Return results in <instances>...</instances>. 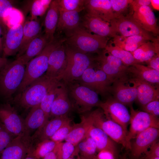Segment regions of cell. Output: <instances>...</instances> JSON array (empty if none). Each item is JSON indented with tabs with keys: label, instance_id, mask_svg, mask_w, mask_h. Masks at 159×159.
Masks as SVG:
<instances>
[{
	"label": "cell",
	"instance_id": "cell-49",
	"mask_svg": "<svg viewBox=\"0 0 159 159\" xmlns=\"http://www.w3.org/2000/svg\"><path fill=\"white\" fill-rule=\"evenodd\" d=\"M146 62L147 64L148 67L159 71V54H156L153 57Z\"/></svg>",
	"mask_w": 159,
	"mask_h": 159
},
{
	"label": "cell",
	"instance_id": "cell-5",
	"mask_svg": "<svg viewBox=\"0 0 159 159\" xmlns=\"http://www.w3.org/2000/svg\"><path fill=\"white\" fill-rule=\"evenodd\" d=\"M85 116L93 125L103 130L115 143L130 150L131 142L127 140V134L123 128L107 118L102 109H97Z\"/></svg>",
	"mask_w": 159,
	"mask_h": 159
},
{
	"label": "cell",
	"instance_id": "cell-51",
	"mask_svg": "<svg viewBox=\"0 0 159 159\" xmlns=\"http://www.w3.org/2000/svg\"><path fill=\"white\" fill-rule=\"evenodd\" d=\"M4 36V34L3 29L0 25V56L2 55L3 44Z\"/></svg>",
	"mask_w": 159,
	"mask_h": 159
},
{
	"label": "cell",
	"instance_id": "cell-28",
	"mask_svg": "<svg viewBox=\"0 0 159 159\" xmlns=\"http://www.w3.org/2000/svg\"><path fill=\"white\" fill-rule=\"evenodd\" d=\"M128 74L137 77L152 85L159 83V71L140 64H136L128 67Z\"/></svg>",
	"mask_w": 159,
	"mask_h": 159
},
{
	"label": "cell",
	"instance_id": "cell-55",
	"mask_svg": "<svg viewBox=\"0 0 159 159\" xmlns=\"http://www.w3.org/2000/svg\"><path fill=\"white\" fill-rule=\"evenodd\" d=\"M24 159H37L30 153H29Z\"/></svg>",
	"mask_w": 159,
	"mask_h": 159
},
{
	"label": "cell",
	"instance_id": "cell-59",
	"mask_svg": "<svg viewBox=\"0 0 159 159\" xmlns=\"http://www.w3.org/2000/svg\"><path fill=\"white\" fill-rule=\"evenodd\" d=\"M123 159H129L126 158L125 157H124Z\"/></svg>",
	"mask_w": 159,
	"mask_h": 159
},
{
	"label": "cell",
	"instance_id": "cell-33",
	"mask_svg": "<svg viewBox=\"0 0 159 159\" xmlns=\"http://www.w3.org/2000/svg\"><path fill=\"white\" fill-rule=\"evenodd\" d=\"M159 44L148 41L131 52L139 63L146 62L156 54H159Z\"/></svg>",
	"mask_w": 159,
	"mask_h": 159
},
{
	"label": "cell",
	"instance_id": "cell-53",
	"mask_svg": "<svg viewBox=\"0 0 159 159\" xmlns=\"http://www.w3.org/2000/svg\"><path fill=\"white\" fill-rule=\"evenodd\" d=\"M151 6L154 9L159 11V0H151Z\"/></svg>",
	"mask_w": 159,
	"mask_h": 159
},
{
	"label": "cell",
	"instance_id": "cell-32",
	"mask_svg": "<svg viewBox=\"0 0 159 159\" xmlns=\"http://www.w3.org/2000/svg\"><path fill=\"white\" fill-rule=\"evenodd\" d=\"M113 38V43L114 45L130 52L135 51L149 41L139 35L125 37L117 34Z\"/></svg>",
	"mask_w": 159,
	"mask_h": 159
},
{
	"label": "cell",
	"instance_id": "cell-6",
	"mask_svg": "<svg viewBox=\"0 0 159 159\" xmlns=\"http://www.w3.org/2000/svg\"><path fill=\"white\" fill-rule=\"evenodd\" d=\"M57 80L59 81L57 78L44 74L20 93L19 104L26 109L40 105L49 87Z\"/></svg>",
	"mask_w": 159,
	"mask_h": 159
},
{
	"label": "cell",
	"instance_id": "cell-16",
	"mask_svg": "<svg viewBox=\"0 0 159 159\" xmlns=\"http://www.w3.org/2000/svg\"><path fill=\"white\" fill-rule=\"evenodd\" d=\"M128 80H118L112 83L110 92L113 98L122 104L130 105L137 100V90L135 85L130 86L125 83Z\"/></svg>",
	"mask_w": 159,
	"mask_h": 159
},
{
	"label": "cell",
	"instance_id": "cell-17",
	"mask_svg": "<svg viewBox=\"0 0 159 159\" xmlns=\"http://www.w3.org/2000/svg\"><path fill=\"white\" fill-rule=\"evenodd\" d=\"M132 16L144 30L152 33L155 36L159 34L156 19L150 6H142L137 10L133 11Z\"/></svg>",
	"mask_w": 159,
	"mask_h": 159
},
{
	"label": "cell",
	"instance_id": "cell-7",
	"mask_svg": "<svg viewBox=\"0 0 159 159\" xmlns=\"http://www.w3.org/2000/svg\"><path fill=\"white\" fill-rule=\"evenodd\" d=\"M68 94L78 110L84 112L99 107L101 101L98 94L89 87L75 82L68 84Z\"/></svg>",
	"mask_w": 159,
	"mask_h": 159
},
{
	"label": "cell",
	"instance_id": "cell-8",
	"mask_svg": "<svg viewBox=\"0 0 159 159\" xmlns=\"http://www.w3.org/2000/svg\"><path fill=\"white\" fill-rule=\"evenodd\" d=\"M132 14L120 16L110 21V25L117 34L125 37L139 35L154 43H158V39L143 29L133 19Z\"/></svg>",
	"mask_w": 159,
	"mask_h": 159
},
{
	"label": "cell",
	"instance_id": "cell-1",
	"mask_svg": "<svg viewBox=\"0 0 159 159\" xmlns=\"http://www.w3.org/2000/svg\"><path fill=\"white\" fill-rule=\"evenodd\" d=\"M66 42L67 46L87 54L96 52L105 48L107 44V37L93 34L79 26L67 32Z\"/></svg>",
	"mask_w": 159,
	"mask_h": 159
},
{
	"label": "cell",
	"instance_id": "cell-19",
	"mask_svg": "<svg viewBox=\"0 0 159 159\" xmlns=\"http://www.w3.org/2000/svg\"><path fill=\"white\" fill-rule=\"evenodd\" d=\"M71 120L67 115L54 117L48 120L41 128L38 129L31 136L32 144L34 142L37 143L45 140L50 139L56 132L62 126Z\"/></svg>",
	"mask_w": 159,
	"mask_h": 159
},
{
	"label": "cell",
	"instance_id": "cell-3",
	"mask_svg": "<svg viewBox=\"0 0 159 159\" xmlns=\"http://www.w3.org/2000/svg\"><path fill=\"white\" fill-rule=\"evenodd\" d=\"M26 65L17 58L8 63L0 70V95L11 99L23 79Z\"/></svg>",
	"mask_w": 159,
	"mask_h": 159
},
{
	"label": "cell",
	"instance_id": "cell-13",
	"mask_svg": "<svg viewBox=\"0 0 159 159\" xmlns=\"http://www.w3.org/2000/svg\"><path fill=\"white\" fill-rule=\"evenodd\" d=\"M30 138L24 134L15 137L3 151L0 159H24L32 147Z\"/></svg>",
	"mask_w": 159,
	"mask_h": 159
},
{
	"label": "cell",
	"instance_id": "cell-9",
	"mask_svg": "<svg viewBox=\"0 0 159 159\" xmlns=\"http://www.w3.org/2000/svg\"><path fill=\"white\" fill-rule=\"evenodd\" d=\"M80 83L87 86L102 96L110 92L113 82L101 69H96L91 65L87 69L78 80Z\"/></svg>",
	"mask_w": 159,
	"mask_h": 159
},
{
	"label": "cell",
	"instance_id": "cell-40",
	"mask_svg": "<svg viewBox=\"0 0 159 159\" xmlns=\"http://www.w3.org/2000/svg\"><path fill=\"white\" fill-rule=\"evenodd\" d=\"M52 0H36L33 2L31 8L30 20L36 19L43 16L48 9Z\"/></svg>",
	"mask_w": 159,
	"mask_h": 159
},
{
	"label": "cell",
	"instance_id": "cell-29",
	"mask_svg": "<svg viewBox=\"0 0 159 159\" xmlns=\"http://www.w3.org/2000/svg\"><path fill=\"white\" fill-rule=\"evenodd\" d=\"M81 122L72 125V130L64 140L75 146L87 136L91 124L85 116H81Z\"/></svg>",
	"mask_w": 159,
	"mask_h": 159
},
{
	"label": "cell",
	"instance_id": "cell-11",
	"mask_svg": "<svg viewBox=\"0 0 159 159\" xmlns=\"http://www.w3.org/2000/svg\"><path fill=\"white\" fill-rule=\"evenodd\" d=\"M99 107L101 108L107 118L120 125L127 134L130 115L125 105L110 97L104 102H101Z\"/></svg>",
	"mask_w": 159,
	"mask_h": 159
},
{
	"label": "cell",
	"instance_id": "cell-26",
	"mask_svg": "<svg viewBox=\"0 0 159 159\" xmlns=\"http://www.w3.org/2000/svg\"><path fill=\"white\" fill-rule=\"evenodd\" d=\"M45 123L44 114L40 105L33 107L24 120V134L31 137L32 132L42 127Z\"/></svg>",
	"mask_w": 159,
	"mask_h": 159
},
{
	"label": "cell",
	"instance_id": "cell-45",
	"mask_svg": "<svg viewBox=\"0 0 159 159\" xmlns=\"http://www.w3.org/2000/svg\"><path fill=\"white\" fill-rule=\"evenodd\" d=\"M108 53L107 55L103 54L98 58L112 66L124 70H127L128 67L124 65L119 59L108 53Z\"/></svg>",
	"mask_w": 159,
	"mask_h": 159
},
{
	"label": "cell",
	"instance_id": "cell-46",
	"mask_svg": "<svg viewBox=\"0 0 159 159\" xmlns=\"http://www.w3.org/2000/svg\"><path fill=\"white\" fill-rule=\"evenodd\" d=\"M143 111L158 117L159 116V100L152 101L142 107Z\"/></svg>",
	"mask_w": 159,
	"mask_h": 159
},
{
	"label": "cell",
	"instance_id": "cell-14",
	"mask_svg": "<svg viewBox=\"0 0 159 159\" xmlns=\"http://www.w3.org/2000/svg\"><path fill=\"white\" fill-rule=\"evenodd\" d=\"M159 129L150 127L138 134L131 143L130 150L132 159H138L145 154L148 148L158 140Z\"/></svg>",
	"mask_w": 159,
	"mask_h": 159
},
{
	"label": "cell",
	"instance_id": "cell-52",
	"mask_svg": "<svg viewBox=\"0 0 159 159\" xmlns=\"http://www.w3.org/2000/svg\"><path fill=\"white\" fill-rule=\"evenodd\" d=\"M41 159H57V154L54 149L47 154Z\"/></svg>",
	"mask_w": 159,
	"mask_h": 159
},
{
	"label": "cell",
	"instance_id": "cell-31",
	"mask_svg": "<svg viewBox=\"0 0 159 159\" xmlns=\"http://www.w3.org/2000/svg\"><path fill=\"white\" fill-rule=\"evenodd\" d=\"M79 12L76 11H59L57 27V31L68 32L79 26L80 17Z\"/></svg>",
	"mask_w": 159,
	"mask_h": 159
},
{
	"label": "cell",
	"instance_id": "cell-15",
	"mask_svg": "<svg viewBox=\"0 0 159 159\" xmlns=\"http://www.w3.org/2000/svg\"><path fill=\"white\" fill-rule=\"evenodd\" d=\"M23 24H18L8 29L4 36L2 57L6 58L18 53L22 39Z\"/></svg>",
	"mask_w": 159,
	"mask_h": 159
},
{
	"label": "cell",
	"instance_id": "cell-21",
	"mask_svg": "<svg viewBox=\"0 0 159 159\" xmlns=\"http://www.w3.org/2000/svg\"><path fill=\"white\" fill-rule=\"evenodd\" d=\"M72 107L67 86L60 82L52 107L50 116L56 117L67 115Z\"/></svg>",
	"mask_w": 159,
	"mask_h": 159
},
{
	"label": "cell",
	"instance_id": "cell-47",
	"mask_svg": "<svg viewBox=\"0 0 159 159\" xmlns=\"http://www.w3.org/2000/svg\"><path fill=\"white\" fill-rule=\"evenodd\" d=\"M149 151L145 153V159L159 157V143L157 140L153 143L150 147Z\"/></svg>",
	"mask_w": 159,
	"mask_h": 159
},
{
	"label": "cell",
	"instance_id": "cell-50",
	"mask_svg": "<svg viewBox=\"0 0 159 159\" xmlns=\"http://www.w3.org/2000/svg\"><path fill=\"white\" fill-rule=\"evenodd\" d=\"M98 158L100 159H115V157L112 154L106 151L100 152Z\"/></svg>",
	"mask_w": 159,
	"mask_h": 159
},
{
	"label": "cell",
	"instance_id": "cell-56",
	"mask_svg": "<svg viewBox=\"0 0 159 159\" xmlns=\"http://www.w3.org/2000/svg\"><path fill=\"white\" fill-rule=\"evenodd\" d=\"M77 155V159H87L80 155H79L78 154Z\"/></svg>",
	"mask_w": 159,
	"mask_h": 159
},
{
	"label": "cell",
	"instance_id": "cell-36",
	"mask_svg": "<svg viewBox=\"0 0 159 159\" xmlns=\"http://www.w3.org/2000/svg\"><path fill=\"white\" fill-rule=\"evenodd\" d=\"M80 155L87 159H95L97 151L96 143L89 135L77 145Z\"/></svg>",
	"mask_w": 159,
	"mask_h": 159
},
{
	"label": "cell",
	"instance_id": "cell-10",
	"mask_svg": "<svg viewBox=\"0 0 159 159\" xmlns=\"http://www.w3.org/2000/svg\"><path fill=\"white\" fill-rule=\"evenodd\" d=\"M130 126L127 137V140L135 139L139 133L150 127L159 129L158 117H154L144 111L134 109L130 106Z\"/></svg>",
	"mask_w": 159,
	"mask_h": 159
},
{
	"label": "cell",
	"instance_id": "cell-37",
	"mask_svg": "<svg viewBox=\"0 0 159 159\" xmlns=\"http://www.w3.org/2000/svg\"><path fill=\"white\" fill-rule=\"evenodd\" d=\"M59 143L47 139L36 144L32 147L29 153L37 159H41L48 153L53 151Z\"/></svg>",
	"mask_w": 159,
	"mask_h": 159
},
{
	"label": "cell",
	"instance_id": "cell-12",
	"mask_svg": "<svg viewBox=\"0 0 159 159\" xmlns=\"http://www.w3.org/2000/svg\"><path fill=\"white\" fill-rule=\"evenodd\" d=\"M0 122L16 137L24 134V120L9 103L0 104Z\"/></svg>",
	"mask_w": 159,
	"mask_h": 159
},
{
	"label": "cell",
	"instance_id": "cell-35",
	"mask_svg": "<svg viewBox=\"0 0 159 159\" xmlns=\"http://www.w3.org/2000/svg\"><path fill=\"white\" fill-rule=\"evenodd\" d=\"M105 49L107 52L117 57L123 64L129 67L136 64H139L134 58L130 52L126 51L111 44H107Z\"/></svg>",
	"mask_w": 159,
	"mask_h": 159
},
{
	"label": "cell",
	"instance_id": "cell-48",
	"mask_svg": "<svg viewBox=\"0 0 159 159\" xmlns=\"http://www.w3.org/2000/svg\"><path fill=\"white\" fill-rule=\"evenodd\" d=\"M133 11H135L141 7L145 6H151L150 0H134L131 4Z\"/></svg>",
	"mask_w": 159,
	"mask_h": 159
},
{
	"label": "cell",
	"instance_id": "cell-58",
	"mask_svg": "<svg viewBox=\"0 0 159 159\" xmlns=\"http://www.w3.org/2000/svg\"><path fill=\"white\" fill-rule=\"evenodd\" d=\"M67 159H75L73 157Z\"/></svg>",
	"mask_w": 159,
	"mask_h": 159
},
{
	"label": "cell",
	"instance_id": "cell-22",
	"mask_svg": "<svg viewBox=\"0 0 159 159\" xmlns=\"http://www.w3.org/2000/svg\"><path fill=\"white\" fill-rule=\"evenodd\" d=\"M129 82L135 85L137 90V100L142 107L148 103L159 100V89L138 78L132 77Z\"/></svg>",
	"mask_w": 159,
	"mask_h": 159
},
{
	"label": "cell",
	"instance_id": "cell-25",
	"mask_svg": "<svg viewBox=\"0 0 159 159\" xmlns=\"http://www.w3.org/2000/svg\"><path fill=\"white\" fill-rule=\"evenodd\" d=\"M41 26L37 19L30 20L23 24V38L16 58L24 52L30 42L41 34Z\"/></svg>",
	"mask_w": 159,
	"mask_h": 159
},
{
	"label": "cell",
	"instance_id": "cell-38",
	"mask_svg": "<svg viewBox=\"0 0 159 159\" xmlns=\"http://www.w3.org/2000/svg\"><path fill=\"white\" fill-rule=\"evenodd\" d=\"M57 159H67L77 155L79 151L77 146L65 141L59 143L54 149Z\"/></svg>",
	"mask_w": 159,
	"mask_h": 159
},
{
	"label": "cell",
	"instance_id": "cell-18",
	"mask_svg": "<svg viewBox=\"0 0 159 159\" xmlns=\"http://www.w3.org/2000/svg\"><path fill=\"white\" fill-rule=\"evenodd\" d=\"M85 8L87 14L100 18L109 23L115 18L110 0H85Z\"/></svg>",
	"mask_w": 159,
	"mask_h": 159
},
{
	"label": "cell",
	"instance_id": "cell-23",
	"mask_svg": "<svg viewBox=\"0 0 159 159\" xmlns=\"http://www.w3.org/2000/svg\"><path fill=\"white\" fill-rule=\"evenodd\" d=\"M91 124L88 135L95 142L97 151L99 152L102 151L109 152L115 158L117 154L116 143L103 130L94 126L91 123Z\"/></svg>",
	"mask_w": 159,
	"mask_h": 159
},
{
	"label": "cell",
	"instance_id": "cell-4",
	"mask_svg": "<svg viewBox=\"0 0 159 159\" xmlns=\"http://www.w3.org/2000/svg\"><path fill=\"white\" fill-rule=\"evenodd\" d=\"M62 41L57 40L54 39L47 44L39 54L26 64L24 77L18 89L20 93L46 72L48 68L49 55Z\"/></svg>",
	"mask_w": 159,
	"mask_h": 159
},
{
	"label": "cell",
	"instance_id": "cell-41",
	"mask_svg": "<svg viewBox=\"0 0 159 159\" xmlns=\"http://www.w3.org/2000/svg\"><path fill=\"white\" fill-rule=\"evenodd\" d=\"M132 0H110L111 7L115 18L120 15L131 5Z\"/></svg>",
	"mask_w": 159,
	"mask_h": 159
},
{
	"label": "cell",
	"instance_id": "cell-39",
	"mask_svg": "<svg viewBox=\"0 0 159 159\" xmlns=\"http://www.w3.org/2000/svg\"><path fill=\"white\" fill-rule=\"evenodd\" d=\"M59 11H76L80 12L85 9V0H58Z\"/></svg>",
	"mask_w": 159,
	"mask_h": 159
},
{
	"label": "cell",
	"instance_id": "cell-27",
	"mask_svg": "<svg viewBox=\"0 0 159 159\" xmlns=\"http://www.w3.org/2000/svg\"><path fill=\"white\" fill-rule=\"evenodd\" d=\"M59 11L58 0L52 1L44 20L45 34L50 42L54 39V35L58 22Z\"/></svg>",
	"mask_w": 159,
	"mask_h": 159
},
{
	"label": "cell",
	"instance_id": "cell-44",
	"mask_svg": "<svg viewBox=\"0 0 159 159\" xmlns=\"http://www.w3.org/2000/svg\"><path fill=\"white\" fill-rule=\"evenodd\" d=\"M69 121L60 128L50 138L54 141L60 143L64 140L67 135L72 130V126Z\"/></svg>",
	"mask_w": 159,
	"mask_h": 159
},
{
	"label": "cell",
	"instance_id": "cell-30",
	"mask_svg": "<svg viewBox=\"0 0 159 159\" xmlns=\"http://www.w3.org/2000/svg\"><path fill=\"white\" fill-rule=\"evenodd\" d=\"M49 42L44 34H41L30 42L21 55L16 58L26 65L32 59L39 54Z\"/></svg>",
	"mask_w": 159,
	"mask_h": 159
},
{
	"label": "cell",
	"instance_id": "cell-42",
	"mask_svg": "<svg viewBox=\"0 0 159 159\" xmlns=\"http://www.w3.org/2000/svg\"><path fill=\"white\" fill-rule=\"evenodd\" d=\"M13 1L11 0H0V25L4 35L9 28L5 20V15L8 11L13 8Z\"/></svg>",
	"mask_w": 159,
	"mask_h": 159
},
{
	"label": "cell",
	"instance_id": "cell-34",
	"mask_svg": "<svg viewBox=\"0 0 159 159\" xmlns=\"http://www.w3.org/2000/svg\"><path fill=\"white\" fill-rule=\"evenodd\" d=\"M60 82V81L57 80L50 86L40 104V107L44 114L45 124L49 120L52 107L56 97Z\"/></svg>",
	"mask_w": 159,
	"mask_h": 159
},
{
	"label": "cell",
	"instance_id": "cell-2",
	"mask_svg": "<svg viewBox=\"0 0 159 159\" xmlns=\"http://www.w3.org/2000/svg\"><path fill=\"white\" fill-rule=\"evenodd\" d=\"M66 62L57 78L66 85L78 80L85 70L91 65L92 60L86 54L68 46L65 47Z\"/></svg>",
	"mask_w": 159,
	"mask_h": 159
},
{
	"label": "cell",
	"instance_id": "cell-57",
	"mask_svg": "<svg viewBox=\"0 0 159 159\" xmlns=\"http://www.w3.org/2000/svg\"><path fill=\"white\" fill-rule=\"evenodd\" d=\"M147 159H159V157L151 158Z\"/></svg>",
	"mask_w": 159,
	"mask_h": 159
},
{
	"label": "cell",
	"instance_id": "cell-54",
	"mask_svg": "<svg viewBox=\"0 0 159 159\" xmlns=\"http://www.w3.org/2000/svg\"><path fill=\"white\" fill-rule=\"evenodd\" d=\"M8 63V60L6 58L0 56V70Z\"/></svg>",
	"mask_w": 159,
	"mask_h": 159
},
{
	"label": "cell",
	"instance_id": "cell-24",
	"mask_svg": "<svg viewBox=\"0 0 159 159\" xmlns=\"http://www.w3.org/2000/svg\"><path fill=\"white\" fill-rule=\"evenodd\" d=\"M82 24L88 32L101 36L113 38L117 34L109 23L87 14L83 18Z\"/></svg>",
	"mask_w": 159,
	"mask_h": 159
},
{
	"label": "cell",
	"instance_id": "cell-43",
	"mask_svg": "<svg viewBox=\"0 0 159 159\" xmlns=\"http://www.w3.org/2000/svg\"><path fill=\"white\" fill-rule=\"evenodd\" d=\"M15 137L9 132L0 122V155Z\"/></svg>",
	"mask_w": 159,
	"mask_h": 159
},
{
	"label": "cell",
	"instance_id": "cell-20",
	"mask_svg": "<svg viewBox=\"0 0 159 159\" xmlns=\"http://www.w3.org/2000/svg\"><path fill=\"white\" fill-rule=\"evenodd\" d=\"M64 41V40H62L49 55L48 68L45 73L49 77L57 78L64 68L66 54L65 47L63 44Z\"/></svg>",
	"mask_w": 159,
	"mask_h": 159
}]
</instances>
